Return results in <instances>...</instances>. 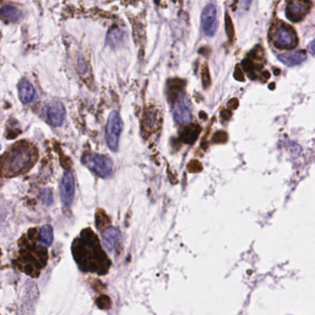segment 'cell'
I'll return each instance as SVG.
<instances>
[{
    "label": "cell",
    "instance_id": "obj_15",
    "mask_svg": "<svg viewBox=\"0 0 315 315\" xmlns=\"http://www.w3.org/2000/svg\"><path fill=\"white\" fill-rule=\"evenodd\" d=\"M306 57L307 56L303 51H297L291 54H280L277 56L279 61H281L283 64H285L288 67L296 66L305 61Z\"/></svg>",
    "mask_w": 315,
    "mask_h": 315
},
{
    "label": "cell",
    "instance_id": "obj_21",
    "mask_svg": "<svg viewBox=\"0 0 315 315\" xmlns=\"http://www.w3.org/2000/svg\"><path fill=\"white\" fill-rule=\"evenodd\" d=\"M98 305L101 309H108L111 305V301H110L108 297H102L98 300Z\"/></svg>",
    "mask_w": 315,
    "mask_h": 315
},
{
    "label": "cell",
    "instance_id": "obj_4",
    "mask_svg": "<svg viewBox=\"0 0 315 315\" xmlns=\"http://www.w3.org/2000/svg\"><path fill=\"white\" fill-rule=\"evenodd\" d=\"M81 161L86 167L102 178H108L113 175V162L105 155L88 153L82 158Z\"/></svg>",
    "mask_w": 315,
    "mask_h": 315
},
{
    "label": "cell",
    "instance_id": "obj_14",
    "mask_svg": "<svg viewBox=\"0 0 315 315\" xmlns=\"http://www.w3.org/2000/svg\"><path fill=\"white\" fill-rule=\"evenodd\" d=\"M0 19L5 22H18L22 19V13L13 6H3L0 9Z\"/></svg>",
    "mask_w": 315,
    "mask_h": 315
},
{
    "label": "cell",
    "instance_id": "obj_9",
    "mask_svg": "<svg viewBox=\"0 0 315 315\" xmlns=\"http://www.w3.org/2000/svg\"><path fill=\"white\" fill-rule=\"evenodd\" d=\"M44 113L48 123L54 127L61 126L66 117L65 107L62 103L58 101H54L46 105Z\"/></svg>",
    "mask_w": 315,
    "mask_h": 315
},
{
    "label": "cell",
    "instance_id": "obj_7",
    "mask_svg": "<svg viewBox=\"0 0 315 315\" xmlns=\"http://www.w3.org/2000/svg\"><path fill=\"white\" fill-rule=\"evenodd\" d=\"M218 26L217 22V11L214 4H208L202 10L201 13V27L204 34L206 36L213 37L216 33Z\"/></svg>",
    "mask_w": 315,
    "mask_h": 315
},
{
    "label": "cell",
    "instance_id": "obj_19",
    "mask_svg": "<svg viewBox=\"0 0 315 315\" xmlns=\"http://www.w3.org/2000/svg\"><path fill=\"white\" fill-rule=\"evenodd\" d=\"M144 121H145L146 128L148 129L153 128L156 121V111H153V110L147 111V113L144 116Z\"/></svg>",
    "mask_w": 315,
    "mask_h": 315
},
{
    "label": "cell",
    "instance_id": "obj_12",
    "mask_svg": "<svg viewBox=\"0 0 315 315\" xmlns=\"http://www.w3.org/2000/svg\"><path fill=\"white\" fill-rule=\"evenodd\" d=\"M18 95L19 100L26 105L35 103L39 99L38 95L34 86L25 78L21 79L18 84Z\"/></svg>",
    "mask_w": 315,
    "mask_h": 315
},
{
    "label": "cell",
    "instance_id": "obj_5",
    "mask_svg": "<svg viewBox=\"0 0 315 315\" xmlns=\"http://www.w3.org/2000/svg\"><path fill=\"white\" fill-rule=\"evenodd\" d=\"M123 129V122L118 111L110 113L105 129V140L107 146L112 152H118L120 134Z\"/></svg>",
    "mask_w": 315,
    "mask_h": 315
},
{
    "label": "cell",
    "instance_id": "obj_2",
    "mask_svg": "<svg viewBox=\"0 0 315 315\" xmlns=\"http://www.w3.org/2000/svg\"><path fill=\"white\" fill-rule=\"evenodd\" d=\"M36 158V151L31 143H16L0 158V176L12 177L22 174L33 167Z\"/></svg>",
    "mask_w": 315,
    "mask_h": 315
},
{
    "label": "cell",
    "instance_id": "obj_22",
    "mask_svg": "<svg viewBox=\"0 0 315 315\" xmlns=\"http://www.w3.org/2000/svg\"><path fill=\"white\" fill-rule=\"evenodd\" d=\"M314 44H313V41H311V43L310 44V53H311V55H313L314 54Z\"/></svg>",
    "mask_w": 315,
    "mask_h": 315
},
{
    "label": "cell",
    "instance_id": "obj_10",
    "mask_svg": "<svg viewBox=\"0 0 315 315\" xmlns=\"http://www.w3.org/2000/svg\"><path fill=\"white\" fill-rule=\"evenodd\" d=\"M173 117L177 124H186L191 121L192 114L185 96L176 99L173 107Z\"/></svg>",
    "mask_w": 315,
    "mask_h": 315
},
{
    "label": "cell",
    "instance_id": "obj_18",
    "mask_svg": "<svg viewBox=\"0 0 315 315\" xmlns=\"http://www.w3.org/2000/svg\"><path fill=\"white\" fill-rule=\"evenodd\" d=\"M53 229L50 224H46L43 226L38 233V240L40 244H42L44 247H49L51 246L53 242Z\"/></svg>",
    "mask_w": 315,
    "mask_h": 315
},
{
    "label": "cell",
    "instance_id": "obj_3",
    "mask_svg": "<svg viewBox=\"0 0 315 315\" xmlns=\"http://www.w3.org/2000/svg\"><path fill=\"white\" fill-rule=\"evenodd\" d=\"M34 229L29 230L27 236L19 240V257L17 264L21 271L31 277H37L48 261V252L36 242ZM38 235V234H37Z\"/></svg>",
    "mask_w": 315,
    "mask_h": 315
},
{
    "label": "cell",
    "instance_id": "obj_20",
    "mask_svg": "<svg viewBox=\"0 0 315 315\" xmlns=\"http://www.w3.org/2000/svg\"><path fill=\"white\" fill-rule=\"evenodd\" d=\"M42 201L43 205L47 206H52L54 202V196L50 189H46L42 191Z\"/></svg>",
    "mask_w": 315,
    "mask_h": 315
},
{
    "label": "cell",
    "instance_id": "obj_11",
    "mask_svg": "<svg viewBox=\"0 0 315 315\" xmlns=\"http://www.w3.org/2000/svg\"><path fill=\"white\" fill-rule=\"evenodd\" d=\"M310 10V5L306 1H290L286 8V18L293 22L301 21L304 19Z\"/></svg>",
    "mask_w": 315,
    "mask_h": 315
},
{
    "label": "cell",
    "instance_id": "obj_17",
    "mask_svg": "<svg viewBox=\"0 0 315 315\" xmlns=\"http://www.w3.org/2000/svg\"><path fill=\"white\" fill-rule=\"evenodd\" d=\"M200 130V128L196 125L183 128L182 132H181V139H182V142L185 143H194L196 139L198 138Z\"/></svg>",
    "mask_w": 315,
    "mask_h": 315
},
{
    "label": "cell",
    "instance_id": "obj_13",
    "mask_svg": "<svg viewBox=\"0 0 315 315\" xmlns=\"http://www.w3.org/2000/svg\"><path fill=\"white\" fill-rule=\"evenodd\" d=\"M102 238L105 248L109 252H112L120 239V231L114 227H109L104 230Z\"/></svg>",
    "mask_w": 315,
    "mask_h": 315
},
{
    "label": "cell",
    "instance_id": "obj_8",
    "mask_svg": "<svg viewBox=\"0 0 315 315\" xmlns=\"http://www.w3.org/2000/svg\"><path fill=\"white\" fill-rule=\"evenodd\" d=\"M75 194V182L72 172L66 171L63 175L60 183V198L63 206L70 208L72 205Z\"/></svg>",
    "mask_w": 315,
    "mask_h": 315
},
{
    "label": "cell",
    "instance_id": "obj_16",
    "mask_svg": "<svg viewBox=\"0 0 315 315\" xmlns=\"http://www.w3.org/2000/svg\"><path fill=\"white\" fill-rule=\"evenodd\" d=\"M123 31L118 27H113L109 30L107 37H106V43L112 48H118L123 42Z\"/></svg>",
    "mask_w": 315,
    "mask_h": 315
},
{
    "label": "cell",
    "instance_id": "obj_6",
    "mask_svg": "<svg viewBox=\"0 0 315 315\" xmlns=\"http://www.w3.org/2000/svg\"><path fill=\"white\" fill-rule=\"evenodd\" d=\"M272 40L279 49H292L296 48L298 37L294 30L286 24H280L273 31Z\"/></svg>",
    "mask_w": 315,
    "mask_h": 315
},
{
    "label": "cell",
    "instance_id": "obj_1",
    "mask_svg": "<svg viewBox=\"0 0 315 315\" xmlns=\"http://www.w3.org/2000/svg\"><path fill=\"white\" fill-rule=\"evenodd\" d=\"M72 253L77 264L84 272L104 275L109 269V259L101 248L99 239L92 229H84L80 237L74 239Z\"/></svg>",
    "mask_w": 315,
    "mask_h": 315
}]
</instances>
